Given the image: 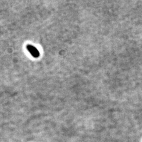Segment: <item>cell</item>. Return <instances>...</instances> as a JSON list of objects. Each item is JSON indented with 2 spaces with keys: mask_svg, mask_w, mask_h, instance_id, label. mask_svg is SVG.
Masks as SVG:
<instances>
[{
  "mask_svg": "<svg viewBox=\"0 0 142 142\" xmlns=\"http://www.w3.org/2000/svg\"><path fill=\"white\" fill-rule=\"evenodd\" d=\"M27 51L30 52V54H32V55L35 58H38L40 56V53H39V52L38 49H36V47L33 46L28 45H27Z\"/></svg>",
  "mask_w": 142,
  "mask_h": 142,
  "instance_id": "cell-1",
  "label": "cell"
}]
</instances>
